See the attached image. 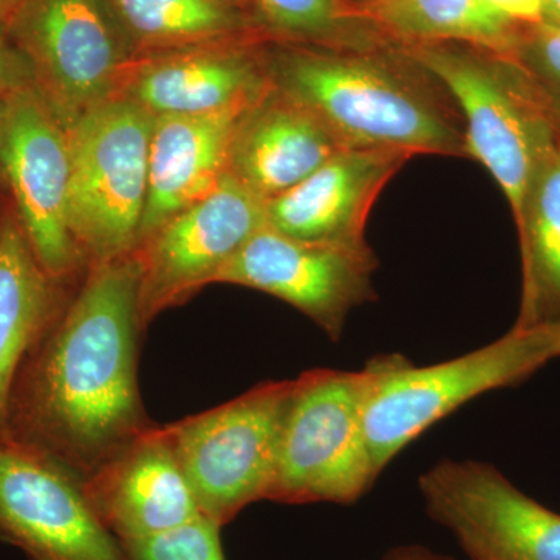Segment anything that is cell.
Masks as SVG:
<instances>
[{"instance_id": "6da1fadb", "label": "cell", "mask_w": 560, "mask_h": 560, "mask_svg": "<svg viewBox=\"0 0 560 560\" xmlns=\"http://www.w3.org/2000/svg\"><path fill=\"white\" fill-rule=\"evenodd\" d=\"M140 282L136 249L88 268L11 388L3 438L80 482L154 425L138 381Z\"/></svg>"}, {"instance_id": "7a4b0ae2", "label": "cell", "mask_w": 560, "mask_h": 560, "mask_svg": "<svg viewBox=\"0 0 560 560\" xmlns=\"http://www.w3.org/2000/svg\"><path fill=\"white\" fill-rule=\"evenodd\" d=\"M268 79L319 117L348 149L467 158L447 91L397 46L340 50L265 44Z\"/></svg>"}, {"instance_id": "3957f363", "label": "cell", "mask_w": 560, "mask_h": 560, "mask_svg": "<svg viewBox=\"0 0 560 560\" xmlns=\"http://www.w3.org/2000/svg\"><path fill=\"white\" fill-rule=\"evenodd\" d=\"M447 91L463 117L467 158L480 162L521 219L555 135L556 108L506 55L458 43L397 46Z\"/></svg>"}, {"instance_id": "277c9868", "label": "cell", "mask_w": 560, "mask_h": 560, "mask_svg": "<svg viewBox=\"0 0 560 560\" xmlns=\"http://www.w3.org/2000/svg\"><path fill=\"white\" fill-rule=\"evenodd\" d=\"M539 329L512 327L499 340L444 363L416 366L399 353L377 357L370 375L364 433L375 478L423 431L489 390L525 382L550 363Z\"/></svg>"}, {"instance_id": "5b68a950", "label": "cell", "mask_w": 560, "mask_h": 560, "mask_svg": "<svg viewBox=\"0 0 560 560\" xmlns=\"http://www.w3.org/2000/svg\"><path fill=\"white\" fill-rule=\"evenodd\" d=\"M156 117L125 97L88 110L69 132V228L88 268L138 248Z\"/></svg>"}, {"instance_id": "8992f818", "label": "cell", "mask_w": 560, "mask_h": 560, "mask_svg": "<svg viewBox=\"0 0 560 560\" xmlns=\"http://www.w3.org/2000/svg\"><path fill=\"white\" fill-rule=\"evenodd\" d=\"M293 381L265 382L220 407L167 423L173 452L205 517L226 526L268 500Z\"/></svg>"}, {"instance_id": "52a82bcc", "label": "cell", "mask_w": 560, "mask_h": 560, "mask_svg": "<svg viewBox=\"0 0 560 560\" xmlns=\"http://www.w3.org/2000/svg\"><path fill=\"white\" fill-rule=\"evenodd\" d=\"M368 371L312 370L294 378L268 500L352 504L374 486L364 404Z\"/></svg>"}, {"instance_id": "ba28073f", "label": "cell", "mask_w": 560, "mask_h": 560, "mask_svg": "<svg viewBox=\"0 0 560 560\" xmlns=\"http://www.w3.org/2000/svg\"><path fill=\"white\" fill-rule=\"evenodd\" d=\"M5 31L68 131L116 97L136 58L109 0H22Z\"/></svg>"}, {"instance_id": "9c48e42d", "label": "cell", "mask_w": 560, "mask_h": 560, "mask_svg": "<svg viewBox=\"0 0 560 560\" xmlns=\"http://www.w3.org/2000/svg\"><path fill=\"white\" fill-rule=\"evenodd\" d=\"M2 160L11 201L39 264L51 278L79 285L88 265L69 228V132L35 88L7 98Z\"/></svg>"}, {"instance_id": "30bf717a", "label": "cell", "mask_w": 560, "mask_h": 560, "mask_svg": "<svg viewBox=\"0 0 560 560\" xmlns=\"http://www.w3.org/2000/svg\"><path fill=\"white\" fill-rule=\"evenodd\" d=\"M267 201L224 176L208 197L173 215L136 250L142 261L143 330L160 313L210 285L246 242L267 226Z\"/></svg>"}, {"instance_id": "8fae6325", "label": "cell", "mask_w": 560, "mask_h": 560, "mask_svg": "<svg viewBox=\"0 0 560 560\" xmlns=\"http://www.w3.org/2000/svg\"><path fill=\"white\" fill-rule=\"evenodd\" d=\"M419 488L430 517L470 560H560V514L490 464L441 460Z\"/></svg>"}, {"instance_id": "7c38bea8", "label": "cell", "mask_w": 560, "mask_h": 560, "mask_svg": "<svg viewBox=\"0 0 560 560\" xmlns=\"http://www.w3.org/2000/svg\"><path fill=\"white\" fill-rule=\"evenodd\" d=\"M377 259L368 243L298 241L265 226L246 242L213 283L264 291L293 305L337 341L349 313L375 300Z\"/></svg>"}, {"instance_id": "4fadbf2b", "label": "cell", "mask_w": 560, "mask_h": 560, "mask_svg": "<svg viewBox=\"0 0 560 560\" xmlns=\"http://www.w3.org/2000/svg\"><path fill=\"white\" fill-rule=\"evenodd\" d=\"M0 540L28 560H127L81 482L9 438L0 440Z\"/></svg>"}, {"instance_id": "5bb4252c", "label": "cell", "mask_w": 560, "mask_h": 560, "mask_svg": "<svg viewBox=\"0 0 560 560\" xmlns=\"http://www.w3.org/2000/svg\"><path fill=\"white\" fill-rule=\"evenodd\" d=\"M267 38H246L139 55L117 95L154 117L217 113L257 97L270 84ZM116 95V97H117Z\"/></svg>"}, {"instance_id": "9a60e30c", "label": "cell", "mask_w": 560, "mask_h": 560, "mask_svg": "<svg viewBox=\"0 0 560 560\" xmlns=\"http://www.w3.org/2000/svg\"><path fill=\"white\" fill-rule=\"evenodd\" d=\"M81 488L95 517L119 541L154 536L202 515L160 423L103 464Z\"/></svg>"}, {"instance_id": "2e32d148", "label": "cell", "mask_w": 560, "mask_h": 560, "mask_svg": "<svg viewBox=\"0 0 560 560\" xmlns=\"http://www.w3.org/2000/svg\"><path fill=\"white\" fill-rule=\"evenodd\" d=\"M411 160L393 150L349 149L265 205L267 226L298 241L361 245L383 187Z\"/></svg>"}, {"instance_id": "e0dca14e", "label": "cell", "mask_w": 560, "mask_h": 560, "mask_svg": "<svg viewBox=\"0 0 560 560\" xmlns=\"http://www.w3.org/2000/svg\"><path fill=\"white\" fill-rule=\"evenodd\" d=\"M345 150L346 143L316 114L270 81L238 121L228 175L268 201Z\"/></svg>"}, {"instance_id": "ac0fdd59", "label": "cell", "mask_w": 560, "mask_h": 560, "mask_svg": "<svg viewBox=\"0 0 560 560\" xmlns=\"http://www.w3.org/2000/svg\"><path fill=\"white\" fill-rule=\"evenodd\" d=\"M257 97L217 113L154 119L149 198L138 246L165 221L208 197L219 186L228 173L238 121Z\"/></svg>"}, {"instance_id": "d6986e66", "label": "cell", "mask_w": 560, "mask_h": 560, "mask_svg": "<svg viewBox=\"0 0 560 560\" xmlns=\"http://www.w3.org/2000/svg\"><path fill=\"white\" fill-rule=\"evenodd\" d=\"M77 287L44 270L10 195L0 197V440L18 372Z\"/></svg>"}, {"instance_id": "ffe728a7", "label": "cell", "mask_w": 560, "mask_h": 560, "mask_svg": "<svg viewBox=\"0 0 560 560\" xmlns=\"http://www.w3.org/2000/svg\"><path fill=\"white\" fill-rule=\"evenodd\" d=\"M555 106V105H552ZM556 108V106H555ZM522 254L518 329L560 323V109L555 135L515 221Z\"/></svg>"}, {"instance_id": "44dd1931", "label": "cell", "mask_w": 560, "mask_h": 560, "mask_svg": "<svg viewBox=\"0 0 560 560\" xmlns=\"http://www.w3.org/2000/svg\"><path fill=\"white\" fill-rule=\"evenodd\" d=\"M360 16L394 46L458 43L511 57L521 27L482 0H355Z\"/></svg>"}, {"instance_id": "7402d4cb", "label": "cell", "mask_w": 560, "mask_h": 560, "mask_svg": "<svg viewBox=\"0 0 560 560\" xmlns=\"http://www.w3.org/2000/svg\"><path fill=\"white\" fill-rule=\"evenodd\" d=\"M139 55L267 38L253 11L226 0H109ZM268 39V38H267Z\"/></svg>"}, {"instance_id": "603a6c76", "label": "cell", "mask_w": 560, "mask_h": 560, "mask_svg": "<svg viewBox=\"0 0 560 560\" xmlns=\"http://www.w3.org/2000/svg\"><path fill=\"white\" fill-rule=\"evenodd\" d=\"M270 40L340 50L394 46L360 16L355 0H250Z\"/></svg>"}, {"instance_id": "cb8c5ba5", "label": "cell", "mask_w": 560, "mask_h": 560, "mask_svg": "<svg viewBox=\"0 0 560 560\" xmlns=\"http://www.w3.org/2000/svg\"><path fill=\"white\" fill-rule=\"evenodd\" d=\"M219 523L200 515L176 528L119 541L127 560H226Z\"/></svg>"}, {"instance_id": "d4e9b609", "label": "cell", "mask_w": 560, "mask_h": 560, "mask_svg": "<svg viewBox=\"0 0 560 560\" xmlns=\"http://www.w3.org/2000/svg\"><path fill=\"white\" fill-rule=\"evenodd\" d=\"M511 57L560 109V28L545 22L523 27Z\"/></svg>"}, {"instance_id": "484cf974", "label": "cell", "mask_w": 560, "mask_h": 560, "mask_svg": "<svg viewBox=\"0 0 560 560\" xmlns=\"http://www.w3.org/2000/svg\"><path fill=\"white\" fill-rule=\"evenodd\" d=\"M35 77L31 65L0 25V97L9 98L20 92L33 90Z\"/></svg>"}, {"instance_id": "4316f807", "label": "cell", "mask_w": 560, "mask_h": 560, "mask_svg": "<svg viewBox=\"0 0 560 560\" xmlns=\"http://www.w3.org/2000/svg\"><path fill=\"white\" fill-rule=\"evenodd\" d=\"M492 13L515 27L544 22V0H482Z\"/></svg>"}, {"instance_id": "83f0119b", "label": "cell", "mask_w": 560, "mask_h": 560, "mask_svg": "<svg viewBox=\"0 0 560 560\" xmlns=\"http://www.w3.org/2000/svg\"><path fill=\"white\" fill-rule=\"evenodd\" d=\"M386 560H447L433 555V552L422 550V548H401L390 552Z\"/></svg>"}, {"instance_id": "f1b7e54d", "label": "cell", "mask_w": 560, "mask_h": 560, "mask_svg": "<svg viewBox=\"0 0 560 560\" xmlns=\"http://www.w3.org/2000/svg\"><path fill=\"white\" fill-rule=\"evenodd\" d=\"M7 98L0 97V197H7L9 194V184H7L5 168H3L2 147H3V127H5Z\"/></svg>"}, {"instance_id": "f546056e", "label": "cell", "mask_w": 560, "mask_h": 560, "mask_svg": "<svg viewBox=\"0 0 560 560\" xmlns=\"http://www.w3.org/2000/svg\"><path fill=\"white\" fill-rule=\"evenodd\" d=\"M541 334L547 338L548 345H550L552 359H559L560 357V323L551 324V326L539 327Z\"/></svg>"}, {"instance_id": "4dcf8cb0", "label": "cell", "mask_w": 560, "mask_h": 560, "mask_svg": "<svg viewBox=\"0 0 560 560\" xmlns=\"http://www.w3.org/2000/svg\"><path fill=\"white\" fill-rule=\"evenodd\" d=\"M544 22L560 28V0H544Z\"/></svg>"}, {"instance_id": "1f68e13d", "label": "cell", "mask_w": 560, "mask_h": 560, "mask_svg": "<svg viewBox=\"0 0 560 560\" xmlns=\"http://www.w3.org/2000/svg\"><path fill=\"white\" fill-rule=\"evenodd\" d=\"M22 0H0V25L5 27L13 14L20 9Z\"/></svg>"}, {"instance_id": "d6a6232c", "label": "cell", "mask_w": 560, "mask_h": 560, "mask_svg": "<svg viewBox=\"0 0 560 560\" xmlns=\"http://www.w3.org/2000/svg\"><path fill=\"white\" fill-rule=\"evenodd\" d=\"M226 2L234 3V5L242 7V9L249 10V7H253L250 0H226Z\"/></svg>"}]
</instances>
